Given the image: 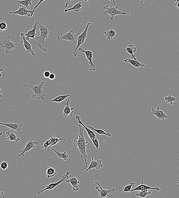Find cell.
Segmentation results:
<instances>
[{"mask_svg": "<svg viewBox=\"0 0 179 198\" xmlns=\"http://www.w3.org/2000/svg\"><path fill=\"white\" fill-rule=\"evenodd\" d=\"M79 128V135L78 139H75L73 142L74 146L77 147L78 150L81 153V158H84L85 162L86 168L88 167V164L87 161V155L86 151V148L88 142L86 141L85 135L84 134V131L85 129L81 124L78 125Z\"/></svg>", "mask_w": 179, "mask_h": 198, "instance_id": "1", "label": "cell"}, {"mask_svg": "<svg viewBox=\"0 0 179 198\" xmlns=\"http://www.w3.org/2000/svg\"><path fill=\"white\" fill-rule=\"evenodd\" d=\"M38 30H40V36L36 38L37 46L39 49L44 52H47V46L45 40L48 37L49 33H52L50 32V29L47 26L42 25L39 21H38L37 24Z\"/></svg>", "mask_w": 179, "mask_h": 198, "instance_id": "2", "label": "cell"}, {"mask_svg": "<svg viewBox=\"0 0 179 198\" xmlns=\"http://www.w3.org/2000/svg\"><path fill=\"white\" fill-rule=\"evenodd\" d=\"M46 83V81H42L38 85L33 86L24 84L23 86L27 87L31 89L34 92V94L32 96L33 99H42L44 100L46 96V93L43 89V84Z\"/></svg>", "mask_w": 179, "mask_h": 198, "instance_id": "3", "label": "cell"}, {"mask_svg": "<svg viewBox=\"0 0 179 198\" xmlns=\"http://www.w3.org/2000/svg\"><path fill=\"white\" fill-rule=\"evenodd\" d=\"M92 24L91 23H88L87 24L86 27H85V30L82 33H81L80 32H78L77 34H75V37L76 39L78 41V43L76 48L75 50V51L73 53L74 57H76L78 55V50L79 46L81 45L84 44V42L86 38L87 37V31L88 27H91Z\"/></svg>", "mask_w": 179, "mask_h": 198, "instance_id": "4", "label": "cell"}, {"mask_svg": "<svg viewBox=\"0 0 179 198\" xmlns=\"http://www.w3.org/2000/svg\"><path fill=\"white\" fill-rule=\"evenodd\" d=\"M4 37L3 40L0 41V48L4 49L5 50L6 54L11 53L12 50L16 47L17 46L20 44H16L13 43L10 40V38L11 36H8L7 37Z\"/></svg>", "mask_w": 179, "mask_h": 198, "instance_id": "5", "label": "cell"}, {"mask_svg": "<svg viewBox=\"0 0 179 198\" xmlns=\"http://www.w3.org/2000/svg\"><path fill=\"white\" fill-rule=\"evenodd\" d=\"M118 8L117 7H114V6L110 5V6H109L108 5H107L103 7L105 11L102 12V15L104 16L107 14H110L111 17L110 19L113 20L114 16L118 14H130L129 12H122L118 9Z\"/></svg>", "mask_w": 179, "mask_h": 198, "instance_id": "6", "label": "cell"}, {"mask_svg": "<svg viewBox=\"0 0 179 198\" xmlns=\"http://www.w3.org/2000/svg\"><path fill=\"white\" fill-rule=\"evenodd\" d=\"M71 172V171H67L66 174H64L62 176V178L59 180V181L55 183H52L51 184L48 185L46 186V187L44 189H42V190H39L37 192L38 195H40L43 192L46 191V190H50L53 189L56 186L59 187V184H61V183L63 182L66 181V180L69 178L68 175L70 174Z\"/></svg>", "mask_w": 179, "mask_h": 198, "instance_id": "7", "label": "cell"}, {"mask_svg": "<svg viewBox=\"0 0 179 198\" xmlns=\"http://www.w3.org/2000/svg\"><path fill=\"white\" fill-rule=\"evenodd\" d=\"M95 183L97 185V186L95 187V189L96 191H97L100 193V196L99 198H104L106 196H107L109 197H111L112 196L113 193L115 191V189L114 188H112L108 190H105L103 189V187L100 185L98 182L95 180Z\"/></svg>", "mask_w": 179, "mask_h": 198, "instance_id": "8", "label": "cell"}, {"mask_svg": "<svg viewBox=\"0 0 179 198\" xmlns=\"http://www.w3.org/2000/svg\"><path fill=\"white\" fill-rule=\"evenodd\" d=\"M150 113L152 114V116L149 119V121L154 116H156L158 120H162L163 122H164L165 119L170 118L168 116L165 114L163 110H160L159 107H157L156 109L152 108V112H150Z\"/></svg>", "mask_w": 179, "mask_h": 198, "instance_id": "9", "label": "cell"}, {"mask_svg": "<svg viewBox=\"0 0 179 198\" xmlns=\"http://www.w3.org/2000/svg\"><path fill=\"white\" fill-rule=\"evenodd\" d=\"M78 50L85 54L86 57L89 61L88 64L90 65L89 70L90 71H96V66L93 63L92 61L93 52L90 50H84L82 48H79Z\"/></svg>", "mask_w": 179, "mask_h": 198, "instance_id": "10", "label": "cell"}, {"mask_svg": "<svg viewBox=\"0 0 179 198\" xmlns=\"http://www.w3.org/2000/svg\"><path fill=\"white\" fill-rule=\"evenodd\" d=\"M30 140L26 144L25 148L22 150L19 151L20 154L19 157L20 158H23L25 155L26 152H29L33 148H35L36 145H39V143L36 141H34L30 138Z\"/></svg>", "mask_w": 179, "mask_h": 198, "instance_id": "11", "label": "cell"}, {"mask_svg": "<svg viewBox=\"0 0 179 198\" xmlns=\"http://www.w3.org/2000/svg\"><path fill=\"white\" fill-rule=\"evenodd\" d=\"M20 36H21V37L19 38V39H21L22 40L20 42V43L23 42V47L25 48L27 52L30 53L33 56H35L36 53H34V51L32 49L31 44L26 39L24 33H21L20 34Z\"/></svg>", "mask_w": 179, "mask_h": 198, "instance_id": "12", "label": "cell"}, {"mask_svg": "<svg viewBox=\"0 0 179 198\" xmlns=\"http://www.w3.org/2000/svg\"><path fill=\"white\" fill-rule=\"evenodd\" d=\"M58 39L59 41L62 40L69 41L71 42H74L75 39V34L74 30H71L69 32L61 36H58Z\"/></svg>", "mask_w": 179, "mask_h": 198, "instance_id": "13", "label": "cell"}, {"mask_svg": "<svg viewBox=\"0 0 179 198\" xmlns=\"http://www.w3.org/2000/svg\"><path fill=\"white\" fill-rule=\"evenodd\" d=\"M20 5V8L17 11H8V13L11 14H18L20 16H27V17H31L32 13H33V10L30 11L27 9L26 8H23L22 5L19 4Z\"/></svg>", "mask_w": 179, "mask_h": 198, "instance_id": "14", "label": "cell"}, {"mask_svg": "<svg viewBox=\"0 0 179 198\" xmlns=\"http://www.w3.org/2000/svg\"><path fill=\"white\" fill-rule=\"evenodd\" d=\"M103 164L102 163L100 159L97 160V161H94L93 157V155H91V163L89 165L88 167L86 168V170L84 173V174L89 170L93 168H95L96 169H100L103 168Z\"/></svg>", "mask_w": 179, "mask_h": 198, "instance_id": "15", "label": "cell"}, {"mask_svg": "<svg viewBox=\"0 0 179 198\" xmlns=\"http://www.w3.org/2000/svg\"><path fill=\"white\" fill-rule=\"evenodd\" d=\"M38 21L36 20L35 22L34 26H33V30H29L27 34H25L26 39L28 41L30 40V38L34 39L36 40V38L35 37L36 35H37L39 34L36 33V31L37 29H38L37 26Z\"/></svg>", "mask_w": 179, "mask_h": 198, "instance_id": "16", "label": "cell"}, {"mask_svg": "<svg viewBox=\"0 0 179 198\" xmlns=\"http://www.w3.org/2000/svg\"><path fill=\"white\" fill-rule=\"evenodd\" d=\"M70 100L69 98H68L67 101L65 104V106L63 110H62V113L63 116L65 117H67L69 116L72 117L73 114V107H70L69 105V101Z\"/></svg>", "mask_w": 179, "mask_h": 198, "instance_id": "17", "label": "cell"}, {"mask_svg": "<svg viewBox=\"0 0 179 198\" xmlns=\"http://www.w3.org/2000/svg\"><path fill=\"white\" fill-rule=\"evenodd\" d=\"M0 125H3L10 128L13 130L19 132L21 130L23 124L22 122H20L19 123L17 124L12 123H3L0 122Z\"/></svg>", "mask_w": 179, "mask_h": 198, "instance_id": "18", "label": "cell"}, {"mask_svg": "<svg viewBox=\"0 0 179 198\" xmlns=\"http://www.w3.org/2000/svg\"><path fill=\"white\" fill-rule=\"evenodd\" d=\"M148 189H152V190H157V191H159L161 190V189L158 187H150L149 186L146 185L144 184V182L142 181L141 184L139 185L133 189H132L130 190V192H132L135 191H140V190H148Z\"/></svg>", "mask_w": 179, "mask_h": 198, "instance_id": "19", "label": "cell"}, {"mask_svg": "<svg viewBox=\"0 0 179 198\" xmlns=\"http://www.w3.org/2000/svg\"><path fill=\"white\" fill-rule=\"evenodd\" d=\"M66 182L67 183H70L71 184L72 186L73 190L74 191H78L79 190L80 181L78 180V179L76 178V177L68 178Z\"/></svg>", "mask_w": 179, "mask_h": 198, "instance_id": "20", "label": "cell"}, {"mask_svg": "<svg viewBox=\"0 0 179 198\" xmlns=\"http://www.w3.org/2000/svg\"><path fill=\"white\" fill-rule=\"evenodd\" d=\"M75 119L78 120V123L81 124L84 126V129H85L87 131V135H88V136H89V137L90 138V139H91L96 137H97L95 134V133H94V132H93L92 130H91V129L87 127V126H85V125L83 123V122L81 121V118H80V116H75Z\"/></svg>", "mask_w": 179, "mask_h": 198, "instance_id": "21", "label": "cell"}, {"mask_svg": "<svg viewBox=\"0 0 179 198\" xmlns=\"http://www.w3.org/2000/svg\"><path fill=\"white\" fill-rule=\"evenodd\" d=\"M49 137H50V139L51 141V145L50 146L48 147L47 148H46V149L45 151H50V149L52 148V146L53 145H56L57 143H58V142H61V141H65L66 140V138H58L57 137V136H55V135H49Z\"/></svg>", "mask_w": 179, "mask_h": 198, "instance_id": "22", "label": "cell"}, {"mask_svg": "<svg viewBox=\"0 0 179 198\" xmlns=\"http://www.w3.org/2000/svg\"><path fill=\"white\" fill-rule=\"evenodd\" d=\"M124 62L126 63H130L135 67L140 69L145 66V65L144 63H140L138 62L137 60H134L130 58L125 59Z\"/></svg>", "mask_w": 179, "mask_h": 198, "instance_id": "23", "label": "cell"}, {"mask_svg": "<svg viewBox=\"0 0 179 198\" xmlns=\"http://www.w3.org/2000/svg\"><path fill=\"white\" fill-rule=\"evenodd\" d=\"M6 139L10 141L18 142L21 140L20 138L18 137L15 134L14 131L11 130L6 132Z\"/></svg>", "mask_w": 179, "mask_h": 198, "instance_id": "24", "label": "cell"}, {"mask_svg": "<svg viewBox=\"0 0 179 198\" xmlns=\"http://www.w3.org/2000/svg\"><path fill=\"white\" fill-rule=\"evenodd\" d=\"M126 50L127 53L130 55V59L134 60H137L136 57L134 55V53L136 52V48L134 46V44H129L127 46H126Z\"/></svg>", "mask_w": 179, "mask_h": 198, "instance_id": "25", "label": "cell"}, {"mask_svg": "<svg viewBox=\"0 0 179 198\" xmlns=\"http://www.w3.org/2000/svg\"><path fill=\"white\" fill-rule=\"evenodd\" d=\"M82 2H79L78 3L75 4L72 8H69V9H65L64 11H65V12L66 13L68 11H74L76 12H78V11H81V9H82Z\"/></svg>", "mask_w": 179, "mask_h": 198, "instance_id": "26", "label": "cell"}, {"mask_svg": "<svg viewBox=\"0 0 179 198\" xmlns=\"http://www.w3.org/2000/svg\"><path fill=\"white\" fill-rule=\"evenodd\" d=\"M70 94L60 95L55 97V98L53 100H50V99H49V100L51 102H56L59 103L62 102V101H63L65 99L67 98V97H70Z\"/></svg>", "mask_w": 179, "mask_h": 198, "instance_id": "27", "label": "cell"}, {"mask_svg": "<svg viewBox=\"0 0 179 198\" xmlns=\"http://www.w3.org/2000/svg\"><path fill=\"white\" fill-rule=\"evenodd\" d=\"M51 149L55 152V154L57 155L58 158L63 160L64 161H67L68 157H69V156H68L66 152H64L63 153H61L59 152V151L55 150V149H53V148H51Z\"/></svg>", "mask_w": 179, "mask_h": 198, "instance_id": "28", "label": "cell"}, {"mask_svg": "<svg viewBox=\"0 0 179 198\" xmlns=\"http://www.w3.org/2000/svg\"><path fill=\"white\" fill-rule=\"evenodd\" d=\"M104 34L107 40H112L113 37L116 36V32L113 29L107 30V31L104 32Z\"/></svg>", "mask_w": 179, "mask_h": 198, "instance_id": "29", "label": "cell"}, {"mask_svg": "<svg viewBox=\"0 0 179 198\" xmlns=\"http://www.w3.org/2000/svg\"><path fill=\"white\" fill-rule=\"evenodd\" d=\"M87 127L91 129V130L95 131V132H97V133L99 135H105L106 136L108 137H110L111 136V134L110 133H109V132L108 133H107V132H106L104 130H102V129H96L95 128L93 127L92 126H87Z\"/></svg>", "mask_w": 179, "mask_h": 198, "instance_id": "30", "label": "cell"}, {"mask_svg": "<svg viewBox=\"0 0 179 198\" xmlns=\"http://www.w3.org/2000/svg\"><path fill=\"white\" fill-rule=\"evenodd\" d=\"M33 0H21V1H17V3L18 5L20 4L22 5L25 6L26 8L28 10L29 6L31 5L33 3Z\"/></svg>", "mask_w": 179, "mask_h": 198, "instance_id": "31", "label": "cell"}, {"mask_svg": "<svg viewBox=\"0 0 179 198\" xmlns=\"http://www.w3.org/2000/svg\"><path fill=\"white\" fill-rule=\"evenodd\" d=\"M46 173L48 178H51V177H54L57 174L55 169L50 167H48L46 171Z\"/></svg>", "mask_w": 179, "mask_h": 198, "instance_id": "32", "label": "cell"}, {"mask_svg": "<svg viewBox=\"0 0 179 198\" xmlns=\"http://www.w3.org/2000/svg\"><path fill=\"white\" fill-rule=\"evenodd\" d=\"M151 192H148V190H140L139 193H136V196H139L141 198H145L147 196L150 195Z\"/></svg>", "mask_w": 179, "mask_h": 198, "instance_id": "33", "label": "cell"}, {"mask_svg": "<svg viewBox=\"0 0 179 198\" xmlns=\"http://www.w3.org/2000/svg\"><path fill=\"white\" fill-rule=\"evenodd\" d=\"M177 100V98L172 97L170 94H169L168 96H167V97H165V98L164 99V100L165 101V103L166 104L168 103H170L171 104H172L173 102L176 101Z\"/></svg>", "mask_w": 179, "mask_h": 198, "instance_id": "34", "label": "cell"}, {"mask_svg": "<svg viewBox=\"0 0 179 198\" xmlns=\"http://www.w3.org/2000/svg\"><path fill=\"white\" fill-rule=\"evenodd\" d=\"M98 139V137H97V136L95 138H93V139H91V140L93 142V145H94L96 148H97V153H98V148L100 146Z\"/></svg>", "mask_w": 179, "mask_h": 198, "instance_id": "35", "label": "cell"}, {"mask_svg": "<svg viewBox=\"0 0 179 198\" xmlns=\"http://www.w3.org/2000/svg\"><path fill=\"white\" fill-rule=\"evenodd\" d=\"M136 184V183H131L130 184L128 185L126 187L123 188V192H130V190L132 189V188L133 186Z\"/></svg>", "mask_w": 179, "mask_h": 198, "instance_id": "36", "label": "cell"}, {"mask_svg": "<svg viewBox=\"0 0 179 198\" xmlns=\"http://www.w3.org/2000/svg\"><path fill=\"white\" fill-rule=\"evenodd\" d=\"M7 29V25L5 21H2L0 23V31H2Z\"/></svg>", "mask_w": 179, "mask_h": 198, "instance_id": "37", "label": "cell"}, {"mask_svg": "<svg viewBox=\"0 0 179 198\" xmlns=\"http://www.w3.org/2000/svg\"><path fill=\"white\" fill-rule=\"evenodd\" d=\"M51 141L50 140V139H48L43 143V146L41 148H44L45 150H46V148L51 145Z\"/></svg>", "mask_w": 179, "mask_h": 198, "instance_id": "38", "label": "cell"}, {"mask_svg": "<svg viewBox=\"0 0 179 198\" xmlns=\"http://www.w3.org/2000/svg\"><path fill=\"white\" fill-rule=\"evenodd\" d=\"M0 167L2 170H5L7 169L8 168V164L7 161H4L1 163Z\"/></svg>", "mask_w": 179, "mask_h": 198, "instance_id": "39", "label": "cell"}, {"mask_svg": "<svg viewBox=\"0 0 179 198\" xmlns=\"http://www.w3.org/2000/svg\"><path fill=\"white\" fill-rule=\"evenodd\" d=\"M46 1V0H39V2L38 3V4H37V5H36L34 7V8H33V13H32L31 17L32 16H33V14H34L36 8L39 6V5H40V4H41L42 2H43V1Z\"/></svg>", "mask_w": 179, "mask_h": 198, "instance_id": "40", "label": "cell"}, {"mask_svg": "<svg viewBox=\"0 0 179 198\" xmlns=\"http://www.w3.org/2000/svg\"><path fill=\"white\" fill-rule=\"evenodd\" d=\"M51 73L50 71H45L44 73H43V75L45 78H49V76H50Z\"/></svg>", "mask_w": 179, "mask_h": 198, "instance_id": "41", "label": "cell"}, {"mask_svg": "<svg viewBox=\"0 0 179 198\" xmlns=\"http://www.w3.org/2000/svg\"><path fill=\"white\" fill-rule=\"evenodd\" d=\"M55 75L54 73H51L50 75V76L49 77V79L50 80H54L55 78Z\"/></svg>", "mask_w": 179, "mask_h": 198, "instance_id": "42", "label": "cell"}, {"mask_svg": "<svg viewBox=\"0 0 179 198\" xmlns=\"http://www.w3.org/2000/svg\"><path fill=\"white\" fill-rule=\"evenodd\" d=\"M174 5L177 6L178 9H179V0H177Z\"/></svg>", "mask_w": 179, "mask_h": 198, "instance_id": "43", "label": "cell"}, {"mask_svg": "<svg viewBox=\"0 0 179 198\" xmlns=\"http://www.w3.org/2000/svg\"><path fill=\"white\" fill-rule=\"evenodd\" d=\"M4 91L2 89H1V88H0V98H1V97H2V94L3 93Z\"/></svg>", "mask_w": 179, "mask_h": 198, "instance_id": "44", "label": "cell"}, {"mask_svg": "<svg viewBox=\"0 0 179 198\" xmlns=\"http://www.w3.org/2000/svg\"><path fill=\"white\" fill-rule=\"evenodd\" d=\"M110 1L113 4V6H114L115 5V3L116 2V0H110Z\"/></svg>", "mask_w": 179, "mask_h": 198, "instance_id": "45", "label": "cell"}, {"mask_svg": "<svg viewBox=\"0 0 179 198\" xmlns=\"http://www.w3.org/2000/svg\"><path fill=\"white\" fill-rule=\"evenodd\" d=\"M3 70V68H1V69H0V78H1V77H2V74H1V72Z\"/></svg>", "mask_w": 179, "mask_h": 198, "instance_id": "46", "label": "cell"}, {"mask_svg": "<svg viewBox=\"0 0 179 198\" xmlns=\"http://www.w3.org/2000/svg\"><path fill=\"white\" fill-rule=\"evenodd\" d=\"M69 0H67V1L66 3V5H65V8H67V7H68V2H69Z\"/></svg>", "mask_w": 179, "mask_h": 198, "instance_id": "47", "label": "cell"}, {"mask_svg": "<svg viewBox=\"0 0 179 198\" xmlns=\"http://www.w3.org/2000/svg\"><path fill=\"white\" fill-rule=\"evenodd\" d=\"M82 1H83L84 2H87L88 0H82Z\"/></svg>", "mask_w": 179, "mask_h": 198, "instance_id": "48", "label": "cell"}, {"mask_svg": "<svg viewBox=\"0 0 179 198\" xmlns=\"http://www.w3.org/2000/svg\"><path fill=\"white\" fill-rule=\"evenodd\" d=\"M144 1V0H141V1L140 2V3H142V2H143Z\"/></svg>", "mask_w": 179, "mask_h": 198, "instance_id": "49", "label": "cell"}, {"mask_svg": "<svg viewBox=\"0 0 179 198\" xmlns=\"http://www.w3.org/2000/svg\"><path fill=\"white\" fill-rule=\"evenodd\" d=\"M3 133L2 132H0V135H3Z\"/></svg>", "mask_w": 179, "mask_h": 198, "instance_id": "50", "label": "cell"}, {"mask_svg": "<svg viewBox=\"0 0 179 198\" xmlns=\"http://www.w3.org/2000/svg\"><path fill=\"white\" fill-rule=\"evenodd\" d=\"M71 1V0H69V2H68V5H69V2H70Z\"/></svg>", "mask_w": 179, "mask_h": 198, "instance_id": "51", "label": "cell"}, {"mask_svg": "<svg viewBox=\"0 0 179 198\" xmlns=\"http://www.w3.org/2000/svg\"><path fill=\"white\" fill-rule=\"evenodd\" d=\"M178 183V184H179V182H178V183Z\"/></svg>", "mask_w": 179, "mask_h": 198, "instance_id": "52", "label": "cell"}, {"mask_svg": "<svg viewBox=\"0 0 179 198\" xmlns=\"http://www.w3.org/2000/svg\"><path fill=\"white\" fill-rule=\"evenodd\" d=\"M130 1H132V0H130Z\"/></svg>", "mask_w": 179, "mask_h": 198, "instance_id": "53", "label": "cell"}]
</instances>
